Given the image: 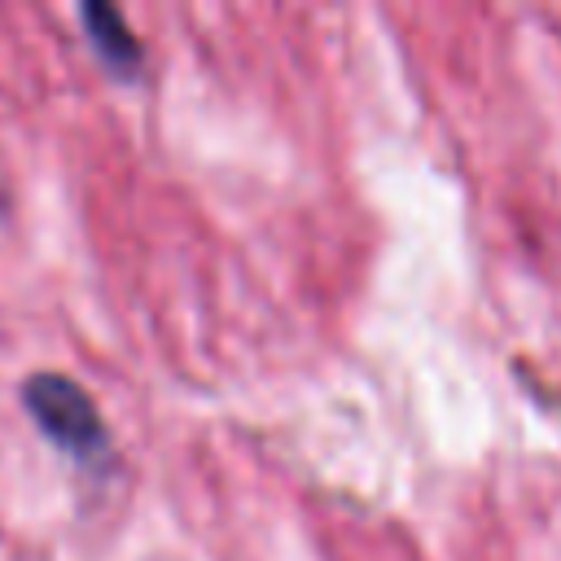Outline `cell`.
I'll return each mask as SVG.
<instances>
[{"mask_svg":"<svg viewBox=\"0 0 561 561\" xmlns=\"http://www.w3.org/2000/svg\"><path fill=\"white\" fill-rule=\"evenodd\" d=\"M22 408L35 430L79 465L110 460V425L96 399L66 373H31L22 381Z\"/></svg>","mask_w":561,"mask_h":561,"instance_id":"obj_1","label":"cell"},{"mask_svg":"<svg viewBox=\"0 0 561 561\" xmlns=\"http://www.w3.org/2000/svg\"><path fill=\"white\" fill-rule=\"evenodd\" d=\"M79 22H83V35L92 44V53L114 70V75H140L145 66V44L136 39V31L127 26V18L105 4V0H83L79 4Z\"/></svg>","mask_w":561,"mask_h":561,"instance_id":"obj_2","label":"cell"},{"mask_svg":"<svg viewBox=\"0 0 561 561\" xmlns=\"http://www.w3.org/2000/svg\"><path fill=\"white\" fill-rule=\"evenodd\" d=\"M0 206H4V188H0Z\"/></svg>","mask_w":561,"mask_h":561,"instance_id":"obj_3","label":"cell"}]
</instances>
